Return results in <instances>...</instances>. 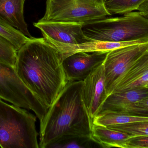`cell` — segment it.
<instances>
[{
    "label": "cell",
    "mask_w": 148,
    "mask_h": 148,
    "mask_svg": "<svg viewBox=\"0 0 148 148\" xmlns=\"http://www.w3.org/2000/svg\"><path fill=\"white\" fill-rule=\"evenodd\" d=\"M90 39L104 41L148 43V19L139 11L117 17H105L83 26Z\"/></svg>",
    "instance_id": "obj_3"
},
{
    "label": "cell",
    "mask_w": 148,
    "mask_h": 148,
    "mask_svg": "<svg viewBox=\"0 0 148 148\" xmlns=\"http://www.w3.org/2000/svg\"><path fill=\"white\" fill-rule=\"evenodd\" d=\"M34 25L40 30L46 40L66 44H79L93 40L85 35L82 23L39 21Z\"/></svg>",
    "instance_id": "obj_9"
},
{
    "label": "cell",
    "mask_w": 148,
    "mask_h": 148,
    "mask_svg": "<svg viewBox=\"0 0 148 148\" xmlns=\"http://www.w3.org/2000/svg\"><path fill=\"white\" fill-rule=\"evenodd\" d=\"M109 1V0H105V1L106 2V1Z\"/></svg>",
    "instance_id": "obj_26"
},
{
    "label": "cell",
    "mask_w": 148,
    "mask_h": 148,
    "mask_svg": "<svg viewBox=\"0 0 148 148\" xmlns=\"http://www.w3.org/2000/svg\"><path fill=\"white\" fill-rule=\"evenodd\" d=\"M108 127L125 133L130 137L148 136V121L118 124Z\"/></svg>",
    "instance_id": "obj_20"
},
{
    "label": "cell",
    "mask_w": 148,
    "mask_h": 148,
    "mask_svg": "<svg viewBox=\"0 0 148 148\" xmlns=\"http://www.w3.org/2000/svg\"><path fill=\"white\" fill-rule=\"evenodd\" d=\"M137 10L143 16L148 19V0H145L139 6Z\"/></svg>",
    "instance_id": "obj_23"
},
{
    "label": "cell",
    "mask_w": 148,
    "mask_h": 148,
    "mask_svg": "<svg viewBox=\"0 0 148 148\" xmlns=\"http://www.w3.org/2000/svg\"><path fill=\"white\" fill-rule=\"evenodd\" d=\"M62 61L60 51L44 37L30 38L17 51V75L48 110L68 82Z\"/></svg>",
    "instance_id": "obj_1"
},
{
    "label": "cell",
    "mask_w": 148,
    "mask_h": 148,
    "mask_svg": "<svg viewBox=\"0 0 148 148\" xmlns=\"http://www.w3.org/2000/svg\"><path fill=\"white\" fill-rule=\"evenodd\" d=\"M147 76L148 50L118 79L114 85L111 93L124 91L133 83Z\"/></svg>",
    "instance_id": "obj_14"
},
{
    "label": "cell",
    "mask_w": 148,
    "mask_h": 148,
    "mask_svg": "<svg viewBox=\"0 0 148 148\" xmlns=\"http://www.w3.org/2000/svg\"><path fill=\"white\" fill-rule=\"evenodd\" d=\"M26 0H0V19L19 30L29 38L31 35L24 17Z\"/></svg>",
    "instance_id": "obj_12"
},
{
    "label": "cell",
    "mask_w": 148,
    "mask_h": 148,
    "mask_svg": "<svg viewBox=\"0 0 148 148\" xmlns=\"http://www.w3.org/2000/svg\"><path fill=\"white\" fill-rule=\"evenodd\" d=\"M145 0H109L105 2L108 11L111 15L116 14H125L137 10Z\"/></svg>",
    "instance_id": "obj_19"
},
{
    "label": "cell",
    "mask_w": 148,
    "mask_h": 148,
    "mask_svg": "<svg viewBox=\"0 0 148 148\" xmlns=\"http://www.w3.org/2000/svg\"></svg>",
    "instance_id": "obj_27"
},
{
    "label": "cell",
    "mask_w": 148,
    "mask_h": 148,
    "mask_svg": "<svg viewBox=\"0 0 148 148\" xmlns=\"http://www.w3.org/2000/svg\"><path fill=\"white\" fill-rule=\"evenodd\" d=\"M105 0H46L43 22H65L84 24L111 16Z\"/></svg>",
    "instance_id": "obj_5"
},
{
    "label": "cell",
    "mask_w": 148,
    "mask_h": 148,
    "mask_svg": "<svg viewBox=\"0 0 148 148\" xmlns=\"http://www.w3.org/2000/svg\"><path fill=\"white\" fill-rule=\"evenodd\" d=\"M83 81L68 82L40 122L41 148L62 137L71 135L91 136L93 122L82 99Z\"/></svg>",
    "instance_id": "obj_2"
},
{
    "label": "cell",
    "mask_w": 148,
    "mask_h": 148,
    "mask_svg": "<svg viewBox=\"0 0 148 148\" xmlns=\"http://www.w3.org/2000/svg\"><path fill=\"white\" fill-rule=\"evenodd\" d=\"M0 99L32 110L40 122L48 109L25 86L14 66L0 61Z\"/></svg>",
    "instance_id": "obj_6"
},
{
    "label": "cell",
    "mask_w": 148,
    "mask_h": 148,
    "mask_svg": "<svg viewBox=\"0 0 148 148\" xmlns=\"http://www.w3.org/2000/svg\"><path fill=\"white\" fill-rule=\"evenodd\" d=\"M36 116L0 99V147L39 148Z\"/></svg>",
    "instance_id": "obj_4"
},
{
    "label": "cell",
    "mask_w": 148,
    "mask_h": 148,
    "mask_svg": "<svg viewBox=\"0 0 148 148\" xmlns=\"http://www.w3.org/2000/svg\"><path fill=\"white\" fill-rule=\"evenodd\" d=\"M123 148H148V136L130 137Z\"/></svg>",
    "instance_id": "obj_22"
},
{
    "label": "cell",
    "mask_w": 148,
    "mask_h": 148,
    "mask_svg": "<svg viewBox=\"0 0 148 148\" xmlns=\"http://www.w3.org/2000/svg\"><path fill=\"white\" fill-rule=\"evenodd\" d=\"M134 104L140 108L148 111V97Z\"/></svg>",
    "instance_id": "obj_24"
},
{
    "label": "cell",
    "mask_w": 148,
    "mask_h": 148,
    "mask_svg": "<svg viewBox=\"0 0 148 148\" xmlns=\"http://www.w3.org/2000/svg\"><path fill=\"white\" fill-rule=\"evenodd\" d=\"M0 36L8 40L18 50L29 40L19 30L0 19Z\"/></svg>",
    "instance_id": "obj_18"
},
{
    "label": "cell",
    "mask_w": 148,
    "mask_h": 148,
    "mask_svg": "<svg viewBox=\"0 0 148 148\" xmlns=\"http://www.w3.org/2000/svg\"><path fill=\"white\" fill-rule=\"evenodd\" d=\"M144 87H148V83H147V84H146V85H145V86H144Z\"/></svg>",
    "instance_id": "obj_25"
},
{
    "label": "cell",
    "mask_w": 148,
    "mask_h": 148,
    "mask_svg": "<svg viewBox=\"0 0 148 148\" xmlns=\"http://www.w3.org/2000/svg\"><path fill=\"white\" fill-rule=\"evenodd\" d=\"M108 52H78L63 58V68L68 82L83 81L104 62Z\"/></svg>",
    "instance_id": "obj_10"
},
{
    "label": "cell",
    "mask_w": 148,
    "mask_h": 148,
    "mask_svg": "<svg viewBox=\"0 0 148 148\" xmlns=\"http://www.w3.org/2000/svg\"><path fill=\"white\" fill-rule=\"evenodd\" d=\"M108 96L105 87L102 63L95 68L83 81L82 99L92 122L101 112Z\"/></svg>",
    "instance_id": "obj_8"
},
{
    "label": "cell",
    "mask_w": 148,
    "mask_h": 148,
    "mask_svg": "<svg viewBox=\"0 0 148 148\" xmlns=\"http://www.w3.org/2000/svg\"><path fill=\"white\" fill-rule=\"evenodd\" d=\"M91 136L103 148H123L126 141L130 137L123 132L94 124L92 125Z\"/></svg>",
    "instance_id": "obj_15"
},
{
    "label": "cell",
    "mask_w": 148,
    "mask_h": 148,
    "mask_svg": "<svg viewBox=\"0 0 148 148\" xmlns=\"http://www.w3.org/2000/svg\"><path fill=\"white\" fill-rule=\"evenodd\" d=\"M148 50V43L126 46L108 53L103 63L105 87L108 95L118 79Z\"/></svg>",
    "instance_id": "obj_7"
},
{
    "label": "cell",
    "mask_w": 148,
    "mask_h": 148,
    "mask_svg": "<svg viewBox=\"0 0 148 148\" xmlns=\"http://www.w3.org/2000/svg\"><path fill=\"white\" fill-rule=\"evenodd\" d=\"M145 121H148V117L130 115L120 112L104 110L101 111L94 118L93 124L108 127Z\"/></svg>",
    "instance_id": "obj_16"
},
{
    "label": "cell",
    "mask_w": 148,
    "mask_h": 148,
    "mask_svg": "<svg viewBox=\"0 0 148 148\" xmlns=\"http://www.w3.org/2000/svg\"><path fill=\"white\" fill-rule=\"evenodd\" d=\"M17 51L9 41L0 36V61L14 67Z\"/></svg>",
    "instance_id": "obj_21"
},
{
    "label": "cell",
    "mask_w": 148,
    "mask_h": 148,
    "mask_svg": "<svg viewBox=\"0 0 148 148\" xmlns=\"http://www.w3.org/2000/svg\"><path fill=\"white\" fill-rule=\"evenodd\" d=\"M102 148L91 136L71 135L65 136L51 144L48 148Z\"/></svg>",
    "instance_id": "obj_17"
},
{
    "label": "cell",
    "mask_w": 148,
    "mask_h": 148,
    "mask_svg": "<svg viewBox=\"0 0 148 148\" xmlns=\"http://www.w3.org/2000/svg\"><path fill=\"white\" fill-rule=\"evenodd\" d=\"M148 97V87H137L121 92L112 93L106 99L101 111L121 112L129 105Z\"/></svg>",
    "instance_id": "obj_13"
},
{
    "label": "cell",
    "mask_w": 148,
    "mask_h": 148,
    "mask_svg": "<svg viewBox=\"0 0 148 148\" xmlns=\"http://www.w3.org/2000/svg\"><path fill=\"white\" fill-rule=\"evenodd\" d=\"M47 41L57 48L61 54L63 59L70 55L78 52H109L126 46L144 43L141 41L119 42L93 40L79 44H66L51 40Z\"/></svg>",
    "instance_id": "obj_11"
}]
</instances>
